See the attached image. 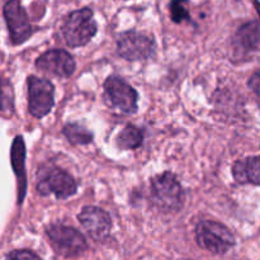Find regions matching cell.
Segmentation results:
<instances>
[{"mask_svg":"<svg viewBox=\"0 0 260 260\" xmlns=\"http://www.w3.org/2000/svg\"><path fill=\"white\" fill-rule=\"evenodd\" d=\"M96 33V23L89 8L75 10L66 18L62 24V36L70 47L85 46Z\"/></svg>","mask_w":260,"mask_h":260,"instance_id":"1","label":"cell"},{"mask_svg":"<svg viewBox=\"0 0 260 260\" xmlns=\"http://www.w3.org/2000/svg\"><path fill=\"white\" fill-rule=\"evenodd\" d=\"M196 238L201 248L213 254L228 253L235 244V239L230 230L216 221H202L198 223Z\"/></svg>","mask_w":260,"mask_h":260,"instance_id":"2","label":"cell"},{"mask_svg":"<svg viewBox=\"0 0 260 260\" xmlns=\"http://www.w3.org/2000/svg\"><path fill=\"white\" fill-rule=\"evenodd\" d=\"M151 198L162 211H178L183 205V192L177 178L164 173L151 182Z\"/></svg>","mask_w":260,"mask_h":260,"instance_id":"3","label":"cell"},{"mask_svg":"<svg viewBox=\"0 0 260 260\" xmlns=\"http://www.w3.org/2000/svg\"><path fill=\"white\" fill-rule=\"evenodd\" d=\"M47 235L53 249L68 258L80 255L88 248L85 238L76 229L70 226L56 223L47 229Z\"/></svg>","mask_w":260,"mask_h":260,"instance_id":"4","label":"cell"},{"mask_svg":"<svg viewBox=\"0 0 260 260\" xmlns=\"http://www.w3.org/2000/svg\"><path fill=\"white\" fill-rule=\"evenodd\" d=\"M37 189L42 196L55 194L56 198L65 200L75 194L78 184L75 179L65 170L51 168L41 173Z\"/></svg>","mask_w":260,"mask_h":260,"instance_id":"5","label":"cell"},{"mask_svg":"<svg viewBox=\"0 0 260 260\" xmlns=\"http://www.w3.org/2000/svg\"><path fill=\"white\" fill-rule=\"evenodd\" d=\"M104 95L112 108L123 113H132L137 109V91L118 76L107 79L104 83Z\"/></svg>","mask_w":260,"mask_h":260,"instance_id":"6","label":"cell"},{"mask_svg":"<svg viewBox=\"0 0 260 260\" xmlns=\"http://www.w3.org/2000/svg\"><path fill=\"white\" fill-rule=\"evenodd\" d=\"M53 85L46 79L29 76L28 78V109L36 118L47 116L52 109Z\"/></svg>","mask_w":260,"mask_h":260,"instance_id":"7","label":"cell"},{"mask_svg":"<svg viewBox=\"0 0 260 260\" xmlns=\"http://www.w3.org/2000/svg\"><path fill=\"white\" fill-rule=\"evenodd\" d=\"M119 56L129 61L146 60L155 52L154 40L144 33L126 32L122 33L117 43Z\"/></svg>","mask_w":260,"mask_h":260,"instance_id":"8","label":"cell"},{"mask_svg":"<svg viewBox=\"0 0 260 260\" xmlns=\"http://www.w3.org/2000/svg\"><path fill=\"white\" fill-rule=\"evenodd\" d=\"M4 18L9 29L10 41L13 45H20L25 42L32 36V25H30L28 15L19 0H9L4 5Z\"/></svg>","mask_w":260,"mask_h":260,"instance_id":"9","label":"cell"},{"mask_svg":"<svg viewBox=\"0 0 260 260\" xmlns=\"http://www.w3.org/2000/svg\"><path fill=\"white\" fill-rule=\"evenodd\" d=\"M38 70L58 78H69L75 71L73 56L63 50H50L41 55L36 61Z\"/></svg>","mask_w":260,"mask_h":260,"instance_id":"10","label":"cell"},{"mask_svg":"<svg viewBox=\"0 0 260 260\" xmlns=\"http://www.w3.org/2000/svg\"><path fill=\"white\" fill-rule=\"evenodd\" d=\"M79 221L94 240H103L111 231V217L106 211L95 206L84 207L79 213Z\"/></svg>","mask_w":260,"mask_h":260,"instance_id":"11","label":"cell"},{"mask_svg":"<svg viewBox=\"0 0 260 260\" xmlns=\"http://www.w3.org/2000/svg\"><path fill=\"white\" fill-rule=\"evenodd\" d=\"M12 167L18 179V203L24 200L27 189V178H25V145L22 136H17L12 145Z\"/></svg>","mask_w":260,"mask_h":260,"instance_id":"12","label":"cell"},{"mask_svg":"<svg viewBox=\"0 0 260 260\" xmlns=\"http://www.w3.org/2000/svg\"><path fill=\"white\" fill-rule=\"evenodd\" d=\"M233 174L236 182L260 185V156L236 161L233 167Z\"/></svg>","mask_w":260,"mask_h":260,"instance_id":"13","label":"cell"},{"mask_svg":"<svg viewBox=\"0 0 260 260\" xmlns=\"http://www.w3.org/2000/svg\"><path fill=\"white\" fill-rule=\"evenodd\" d=\"M260 45V25L256 22H250L243 25L236 33L235 47L243 52H250V51L258 48Z\"/></svg>","mask_w":260,"mask_h":260,"instance_id":"14","label":"cell"},{"mask_svg":"<svg viewBox=\"0 0 260 260\" xmlns=\"http://www.w3.org/2000/svg\"><path fill=\"white\" fill-rule=\"evenodd\" d=\"M14 111V91L9 80L0 75V112L12 116Z\"/></svg>","mask_w":260,"mask_h":260,"instance_id":"15","label":"cell"},{"mask_svg":"<svg viewBox=\"0 0 260 260\" xmlns=\"http://www.w3.org/2000/svg\"><path fill=\"white\" fill-rule=\"evenodd\" d=\"M117 142H118V146L121 147V149H137L142 142V134L137 127L127 126L126 128L119 134Z\"/></svg>","mask_w":260,"mask_h":260,"instance_id":"16","label":"cell"},{"mask_svg":"<svg viewBox=\"0 0 260 260\" xmlns=\"http://www.w3.org/2000/svg\"><path fill=\"white\" fill-rule=\"evenodd\" d=\"M63 135H65L66 139L71 144L75 145L89 144V142H91V139H93V135L88 129L76 123L66 124L65 128H63Z\"/></svg>","mask_w":260,"mask_h":260,"instance_id":"17","label":"cell"},{"mask_svg":"<svg viewBox=\"0 0 260 260\" xmlns=\"http://www.w3.org/2000/svg\"><path fill=\"white\" fill-rule=\"evenodd\" d=\"M170 14H172L173 22L175 23L189 20L188 0H172V3H170Z\"/></svg>","mask_w":260,"mask_h":260,"instance_id":"18","label":"cell"},{"mask_svg":"<svg viewBox=\"0 0 260 260\" xmlns=\"http://www.w3.org/2000/svg\"><path fill=\"white\" fill-rule=\"evenodd\" d=\"M5 260H42L37 254L30 250H14L10 251Z\"/></svg>","mask_w":260,"mask_h":260,"instance_id":"19","label":"cell"},{"mask_svg":"<svg viewBox=\"0 0 260 260\" xmlns=\"http://www.w3.org/2000/svg\"><path fill=\"white\" fill-rule=\"evenodd\" d=\"M249 86H250L251 90L254 91V94H255L260 103V71H258V73H255L251 76L250 80H249Z\"/></svg>","mask_w":260,"mask_h":260,"instance_id":"20","label":"cell"}]
</instances>
